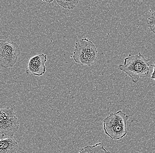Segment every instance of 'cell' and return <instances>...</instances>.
<instances>
[{"label":"cell","mask_w":155,"mask_h":153,"mask_svg":"<svg viewBox=\"0 0 155 153\" xmlns=\"http://www.w3.org/2000/svg\"><path fill=\"white\" fill-rule=\"evenodd\" d=\"M47 60V55L45 54L34 56L29 60L26 73L38 76L43 75L46 72L45 64Z\"/></svg>","instance_id":"6"},{"label":"cell","mask_w":155,"mask_h":153,"mask_svg":"<svg viewBox=\"0 0 155 153\" xmlns=\"http://www.w3.org/2000/svg\"><path fill=\"white\" fill-rule=\"evenodd\" d=\"M20 54V48L17 43L8 40H0V64L2 67H13Z\"/></svg>","instance_id":"5"},{"label":"cell","mask_w":155,"mask_h":153,"mask_svg":"<svg viewBox=\"0 0 155 153\" xmlns=\"http://www.w3.org/2000/svg\"><path fill=\"white\" fill-rule=\"evenodd\" d=\"M19 128V119L13 108L7 107L0 110V134L1 138L13 137Z\"/></svg>","instance_id":"4"},{"label":"cell","mask_w":155,"mask_h":153,"mask_svg":"<svg viewBox=\"0 0 155 153\" xmlns=\"http://www.w3.org/2000/svg\"><path fill=\"white\" fill-rule=\"evenodd\" d=\"M53 0H51V1H42V2H46L48 3H51L53 2Z\"/></svg>","instance_id":"12"},{"label":"cell","mask_w":155,"mask_h":153,"mask_svg":"<svg viewBox=\"0 0 155 153\" xmlns=\"http://www.w3.org/2000/svg\"><path fill=\"white\" fill-rule=\"evenodd\" d=\"M150 66V60L138 53L135 55L129 54L124 60V64L119 65V68L130 77L133 83L136 84L141 77L148 76Z\"/></svg>","instance_id":"1"},{"label":"cell","mask_w":155,"mask_h":153,"mask_svg":"<svg viewBox=\"0 0 155 153\" xmlns=\"http://www.w3.org/2000/svg\"><path fill=\"white\" fill-rule=\"evenodd\" d=\"M128 119L129 116L122 110L111 113L104 120V132L113 140L124 138L127 133L126 126Z\"/></svg>","instance_id":"2"},{"label":"cell","mask_w":155,"mask_h":153,"mask_svg":"<svg viewBox=\"0 0 155 153\" xmlns=\"http://www.w3.org/2000/svg\"><path fill=\"white\" fill-rule=\"evenodd\" d=\"M147 24L150 30L155 35V12L148 18Z\"/></svg>","instance_id":"10"},{"label":"cell","mask_w":155,"mask_h":153,"mask_svg":"<svg viewBox=\"0 0 155 153\" xmlns=\"http://www.w3.org/2000/svg\"><path fill=\"white\" fill-rule=\"evenodd\" d=\"M18 143L13 137L1 138L0 153H17Z\"/></svg>","instance_id":"7"},{"label":"cell","mask_w":155,"mask_h":153,"mask_svg":"<svg viewBox=\"0 0 155 153\" xmlns=\"http://www.w3.org/2000/svg\"><path fill=\"white\" fill-rule=\"evenodd\" d=\"M79 1H61L57 0V2L62 7L65 9H68V10L73 9L75 8V7L78 4Z\"/></svg>","instance_id":"9"},{"label":"cell","mask_w":155,"mask_h":153,"mask_svg":"<svg viewBox=\"0 0 155 153\" xmlns=\"http://www.w3.org/2000/svg\"><path fill=\"white\" fill-rule=\"evenodd\" d=\"M78 153H111L104 148L103 143H97L93 146H87L80 150Z\"/></svg>","instance_id":"8"},{"label":"cell","mask_w":155,"mask_h":153,"mask_svg":"<svg viewBox=\"0 0 155 153\" xmlns=\"http://www.w3.org/2000/svg\"><path fill=\"white\" fill-rule=\"evenodd\" d=\"M150 66L153 67V71L151 75V79L155 81V62L153 65H150Z\"/></svg>","instance_id":"11"},{"label":"cell","mask_w":155,"mask_h":153,"mask_svg":"<svg viewBox=\"0 0 155 153\" xmlns=\"http://www.w3.org/2000/svg\"><path fill=\"white\" fill-rule=\"evenodd\" d=\"M98 51L95 45L87 38L76 42L72 56L75 62L81 65L91 66L97 58Z\"/></svg>","instance_id":"3"}]
</instances>
